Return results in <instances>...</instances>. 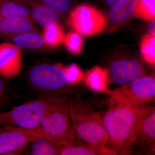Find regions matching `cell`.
I'll use <instances>...</instances> for the list:
<instances>
[{
	"mask_svg": "<svg viewBox=\"0 0 155 155\" xmlns=\"http://www.w3.org/2000/svg\"><path fill=\"white\" fill-rule=\"evenodd\" d=\"M21 50L10 42L0 44V74L11 78L19 74L22 68Z\"/></svg>",
	"mask_w": 155,
	"mask_h": 155,
	"instance_id": "cell-11",
	"label": "cell"
},
{
	"mask_svg": "<svg viewBox=\"0 0 155 155\" xmlns=\"http://www.w3.org/2000/svg\"><path fill=\"white\" fill-rule=\"evenodd\" d=\"M62 97L40 98L0 113V127L11 125L26 129L36 128Z\"/></svg>",
	"mask_w": 155,
	"mask_h": 155,
	"instance_id": "cell-5",
	"label": "cell"
},
{
	"mask_svg": "<svg viewBox=\"0 0 155 155\" xmlns=\"http://www.w3.org/2000/svg\"><path fill=\"white\" fill-rule=\"evenodd\" d=\"M118 154L114 150L105 145L90 144L83 142L61 147L60 155H114Z\"/></svg>",
	"mask_w": 155,
	"mask_h": 155,
	"instance_id": "cell-14",
	"label": "cell"
},
{
	"mask_svg": "<svg viewBox=\"0 0 155 155\" xmlns=\"http://www.w3.org/2000/svg\"><path fill=\"white\" fill-rule=\"evenodd\" d=\"M69 97L63 96L37 127L45 137L61 147L82 142L69 117Z\"/></svg>",
	"mask_w": 155,
	"mask_h": 155,
	"instance_id": "cell-3",
	"label": "cell"
},
{
	"mask_svg": "<svg viewBox=\"0 0 155 155\" xmlns=\"http://www.w3.org/2000/svg\"><path fill=\"white\" fill-rule=\"evenodd\" d=\"M33 20L24 18L2 19L0 22V39L8 40L21 34L39 32Z\"/></svg>",
	"mask_w": 155,
	"mask_h": 155,
	"instance_id": "cell-12",
	"label": "cell"
},
{
	"mask_svg": "<svg viewBox=\"0 0 155 155\" xmlns=\"http://www.w3.org/2000/svg\"><path fill=\"white\" fill-rule=\"evenodd\" d=\"M64 68L69 79L75 85L84 80L85 75L77 64H72L68 67L64 66Z\"/></svg>",
	"mask_w": 155,
	"mask_h": 155,
	"instance_id": "cell-25",
	"label": "cell"
},
{
	"mask_svg": "<svg viewBox=\"0 0 155 155\" xmlns=\"http://www.w3.org/2000/svg\"><path fill=\"white\" fill-rule=\"evenodd\" d=\"M27 81L41 98L63 96L75 85L69 79L64 66L60 64L35 65L28 71Z\"/></svg>",
	"mask_w": 155,
	"mask_h": 155,
	"instance_id": "cell-2",
	"label": "cell"
},
{
	"mask_svg": "<svg viewBox=\"0 0 155 155\" xmlns=\"http://www.w3.org/2000/svg\"><path fill=\"white\" fill-rule=\"evenodd\" d=\"M140 49L143 59L153 66L155 64V35L147 34L142 39Z\"/></svg>",
	"mask_w": 155,
	"mask_h": 155,
	"instance_id": "cell-22",
	"label": "cell"
},
{
	"mask_svg": "<svg viewBox=\"0 0 155 155\" xmlns=\"http://www.w3.org/2000/svg\"><path fill=\"white\" fill-rule=\"evenodd\" d=\"M69 113L77 134L82 141L106 146L108 136L99 112L80 100L69 97Z\"/></svg>",
	"mask_w": 155,
	"mask_h": 155,
	"instance_id": "cell-4",
	"label": "cell"
},
{
	"mask_svg": "<svg viewBox=\"0 0 155 155\" xmlns=\"http://www.w3.org/2000/svg\"><path fill=\"white\" fill-rule=\"evenodd\" d=\"M44 137L37 127L26 129L7 125L0 127V155H19L31 142Z\"/></svg>",
	"mask_w": 155,
	"mask_h": 155,
	"instance_id": "cell-8",
	"label": "cell"
},
{
	"mask_svg": "<svg viewBox=\"0 0 155 155\" xmlns=\"http://www.w3.org/2000/svg\"><path fill=\"white\" fill-rule=\"evenodd\" d=\"M110 99V105L127 103L137 107L155 99V78L153 76L143 75L130 83L112 91Z\"/></svg>",
	"mask_w": 155,
	"mask_h": 155,
	"instance_id": "cell-6",
	"label": "cell"
},
{
	"mask_svg": "<svg viewBox=\"0 0 155 155\" xmlns=\"http://www.w3.org/2000/svg\"><path fill=\"white\" fill-rule=\"evenodd\" d=\"M68 23L80 34L91 36L104 30L107 20L104 15L96 8L91 5L83 4L71 11Z\"/></svg>",
	"mask_w": 155,
	"mask_h": 155,
	"instance_id": "cell-7",
	"label": "cell"
},
{
	"mask_svg": "<svg viewBox=\"0 0 155 155\" xmlns=\"http://www.w3.org/2000/svg\"><path fill=\"white\" fill-rule=\"evenodd\" d=\"M155 22L154 20L152 21L148 27V32L150 35H155Z\"/></svg>",
	"mask_w": 155,
	"mask_h": 155,
	"instance_id": "cell-27",
	"label": "cell"
},
{
	"mask_svg": "<svg viewBox=\"0 0 155 155\" xmlns=\"http://www.w3.org/2000/svg\"><path fill=\"white\" fill-rule=\"evenodd\" d=\"M64 36L63 28L58 23H52L43 28L42 36L48 48L59 46L63 42Z\"/></svg>",
	"mask_w": 155,
	"mask_h": 155,
	"instance_id": "cell-20",
	"label": "cell"
},
{
	"mask_svg": "<svg viewBox=\"0 0 155 155\" xmlns=\"http://www.w3.org/2000/svg\"><path fill=\"white\" fill-rule=\"evenodd\" d=\"M119 1V0H104L105 4L108 7H111L115 3Z\"/></svg>",
	"mask_w": 155,
	"mask_h": 155,
	"instance_id": "cell-28",
	"label": "cell"
},
{
	"mask_svg": "<svg viewBox=\"0 0 155 155\" xmlns=\"http://www.w3.org/2000/svg\"><path fill=\"white\" fill-rule=\"evenodd\" d=\"M83 39L77 32H70L65 35L63 43L68 51L73 54H79L82 49Z\"/></svg>",
	"mask_w": 155,
	"mask_h": 155,
	"instance_id": "cell-23",
	"label": "cell"
},
{
	"mask_svg": "<svg viewBox=\"0 0 155 155\" xmlns=\"http://www.w3.org/2000/svg\"><path fill=\"white\" fill-rule=\"evenodd\" d=\"M26 4L30 10L33 21L43 28L50 24L58 23L59 21V13L33 0H21Z\"/></svg>",
	"mask_w": 155,
	"mask_h": 155,
	"instance_id": "cell-13",
	"label": "cell"
},
{
	"mask_svg": "<svg viewBox=\"0 0 155 155\" xmlns=\"http://www.w3.org/2000/svg\"><path fill=\"white\" fill-rule=\"evenodd\" d=\"M107 69L110 81L121 86L143 76L145 72L142 64L133 58L113 61Z\"/></svg>",
	"mask_w": 155,
	"mask_h": 155,
	"instance_id": "cell-9",
	"label": "cell"
},
{
	"mask_svg": "<svg viewBox=\"0 0 155 155\" xmlns=\"http://www.w3.org/2000/svg\"><path fill=\"white\" fill-rule=\"evenodd\" d=\"M62 147L44 137L31 142L23 150L22 154L58 155Z\"/></svg>",
	"mask_w": 155,
	"mask_h": 155,
	"instance_id": "cell-19",
	"label": "cell"
},
{
	"mask_svg": "<svg viewBox=\"0 0 155 155\" xmlns=\"http://www.w3.org/2000/svg\"><path fill=\"white\" fill-rule=\"evenodd\" d=\"M6 96V84L4 81L0 78V104L5 101Z\"/></svg>",
	"mask_w": 155,
	"mask_h": 155,
	"instance_id": "cell-26",
	"label": "cell"
},
{
	"mask_svg": "<svg viewBox=\"0 0 155 155\" xmlns=\"http://www.w3.org/2000/svg\"><path fill=\"white\" fill-rule=\"evenodd\" d=\"M2 16H1V15H0V22H1V20H2Z\"/></svg>",
	"mask_w": 155,
	"mask_h": 155,
	"instance_id": "cell-29",
	"label": "cell"
},
{
	"mask_svg": "<svg viewBox=\"0 0 155 155\" xmlns=\"http://www.w3.org/2000/svg\"><path fill=\"white\" fill-rule=\"evenodd\" d=\"M0 15L2 19L24 18L33 20L28 6L21 0H0Z\"/></svg>",
	"mask_w": 155,
	"mask_h": 155,
	"instance_id": "cell-16",
	"label": "cell"
},
{
	"mask_svg": "<svg viewBox=\"0 0 155 155\" xmlns=\"http://www.w3.org/2000/svg\"><path fill=\"white\" fill-rule=\"evenodd\" d=\"M140 108L122 102L111 105L102 116L103 125L108 136L106 146L118 153L130 151L133 147Z\"/></svg>",
	"mask_w": 155,
	"mask_h": 155,
	"instance_id": "cell-1",
	"label": "cell"
},
{
	"mask_svg": "<svg viewBox=\"0 0 155 155\" xmlns=\"http://www.w3.org/2000/svg\"><path fill=\"white\" fill-rule=\"evenodd\" d=\"M84 81L87 86L95 91L112 94V91L108 88L110 79L107 69L97 66L93 67L84 75Z\"/></svg>",
	"mask_w": 155,
	"mask_h": 155,
	"instance_id": "cell-15",
	"label": "cell"
},
{
	"mask_svg": "<svg viewBox=\"0 0 155 155\" xmlns=\"http://www.w3.org/2000/svg\"><path fill=\"white\" fill-rule=\"evenodd\" d=\"M137 0H119L111 6L108 14L109 19L115 24L127 21L135 11Z\"/></svg>",
	"mask_w": 155,
	"mask_h": 155,
	"instance_id": "cell-17",
	"label": "cell"
},
{
	"mask_svg": "<svg viewBox=\"0 0 155 155\" xmlns=\"http://www.w3.org/2000/svg\"><path fill=\"white\" fill-rule=\"evenodd\" d=\"M155 108L154 107L140 108L134 130L133 145L154 146Z\"/></svg>",
	"mask_w": 155,
	"mask_h": 155,
	"instance_id": "cell-10",
	"label": "cell"
},
{
	"mask_svg": "<svg viewBox=\"0 0 155 155\" xmlns=\"http://www.w3.org/2000/svg\"><path fill=\"white\" fill-rule=\"evenodd\" d=\"M19 49L40 50L48 48L39 32L31 31L9 39Z\"/></svg>",
	"mask_w": 155,
	"mask_h": 155,
	"instance_id": "cell-18",
	"label": "cell"
},
{
	"mask_svg": "<svg viewBox=\"0 0 155 155\" xmlns=\"http://www.w3.org/2000/svg\"><path fill=\"white\" fill-rule=\"evenodd\" d=\"M134 17L150 22L155 18V0H137Z\"/></svg>",
	"mask_w": 155,
	"mask_h": 155,
	"instance_id": "cell-21",
	"label": "cell"
},
{
	"mask_svg": "<svg viewBox=\"0 0 155 155\" xmlns=\"http://www.w3.org/2000/svg\"><path fill=\"white\" fill-rule=\"evenodd\" d=\"M58 12L66 13L70 8V0H33Z\"/></svg>",
	"mask_w": 155,
	"mask_h": 155,
	"instance_id": "cell-24",
	"label": "cell"
}]
</instances>
